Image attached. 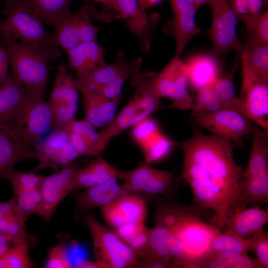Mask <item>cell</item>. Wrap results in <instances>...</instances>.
I'll return each mask as SVG.
<instances>
[{
	"mask_svg": "<svg viewBox=\"0 0 268 268\" xmlns=\"http://www.w3.org/2000/svg\"><path fill=\"white\" fill-rule=\"evenodd\" d=\"M44 178L30 171H18L14 168L4 177L10 183L13 190V199L26 221L30 215L36 213L40 204L41 187Z\"/></svg>",
	"mask_w": 268,
	"mask_h": 268,
	"instance_id": "2e32d148",
	"label": "cell"
},
{
	"mask_svg": "<svg viewBox=\"0 0 268 268\" xmlns=\"http://www.w3.org/2000/svg\"><path fill=\"white\" fill-rule=\"evenodd\" d=\"M80 10L70 11L55 27L52 35L54 43L65 52L79 43L78 36Z\"/></svg>",
	"mask_w": 268,
	"mask_h": 268,
	"instance_id": "836d02e7",
	"label": "cell"
},
{
	"mask_svg": "<svg viewBox=\"0 0 268 268\" xmlns=\"http://www.w3.org/2000/svg\"><path fill=\"white\" fill-rule=\"evenodd\" d=\"M101 211L105 221L115 229L128 223H144L147 202L137 194L126 193L101 207Z\"/></svg>",
	"mask_w": 268,
	"mask_h": 268,
	"instance_id": "9a60e30c",
	"label": "cell"
},
{
	"mask_svg": "<svg viewBox=\"0 0 268 268\" xmlns=\"http://www.w3.org/2000/svg\"><path fill=\"white\" fill-rule=\"evenodd\" d=\"M222 108L221 101L211 85L197 91L191 109V116L194 118L212 113Z\"/></svg>",
	"mask_w": 268,
	"mask_h": 268,
	"instance_id": "8d00e7d4",
	"label": "cell"
},
{
	"mask_svg": "<svg viewBox=\"0 0 268 268\" xmlns=\"http://www.w3.org/2000/svg\"><path fill=\"white\" fill-rule=\"evenodd\" d=\"M142 59L136 57L131 61L126 59L123 51L117 54L114 61L107 63L83 75L76 77L78 90L85 88L93 91L106 98L120 99L125 82L140 72Z\"/></svg>",
	"mask_w": 268,
	"mask_h": 268,
	"instance_id": "5b68a950",
	"label": "cell"
},
{
	"mask_svg": "<svg viewBox=\"0 0 268 268\" xmlns=\"http://www.w3.org/2000/svg\"><path fill=\"white\" fill-rule=\"evenodd\" d=\"M117 10L130 31L137 39L141 50L149 52L160 14L147 13L138 0H117Z\"/></svg>",
	"mask_w": 268,
	"mask_h": 268,
	"instance_id": "4fadbf2b",
	"label": "cell"
},
{
	"mask_svg": "<svg viewBox=\"0 0 268 268\" xmlns=\"http://www.w3.org/2000/svg\"><path fill=\"white\" fill-rule=\"evenodd\" d=\"M9 57L6 48L0 46V84L8 76Z\"/></svg>",
	"mask_w": 268,
	"mask_h": 268,
	"instance_id": "681fc988",
	"label": "cell"
},
{
	"mask_svg": "<svg viewBox=\"0 0 268 268\" xmlns=\"http://www.w3.org/2000/svg\"><path fill=\"white\" fill-rule=\"evenodd\" d=\"M174 146H175V141L171 140L161 132L141 148L146 162L152 163L165 158Z\"/></svg>",
	"mask_w": 268,
	"mask_h": 268,
	"instance_id": "f35d334b",
	"label": "cell"
},
{
	"mask_svg": "<svg viewBox=\"0 0 268 268\" xmlns=\"http://www.w3.org/2000/svg\"><path fill=\"white\" fill-rule=\"evenodd\" d=\"M198 268H263L259 261L248 255L211 252L198 264Z\"/></svg>",
	"mask_w": 268,
	"mask_h": 268,
	"instance_id": "d6a6232c",
	"label": "cell"
},
{
	"mask_svg": "<svg viewBox=\"0 0 268 268\" xmlns=\"http://www.w3.org/2000/svg\"><path fill=\"white\" fill-rule=\"evenodd\" d=\"M62 129L67 134L79 156L98 157L104 150L101 144L99 132L84 119H74Z\"/></svg>",
	"mask_w": 268,
	"mask_h": 268,
	"instance_id": "7402d4cb",
	"label": "cell"
},
{
	"mask_svg": "<svg viewBox=\"0 0 268 268\" xmlns=\"http://www.w3.org/2000/svg\"><path fill=\"white\" fill-rule=\"evenodd\" d=\"M11 244L8 238L0 232V256L3 255Z\"/></svg>",
	"mask_w": 268,
	"mask_h": 268,
	"instance_id": "816d5d0a",
	"label": "cell"
},
{
	"mask_svg": "<svg viewBox=\"0 0 268 268\" xmlns=\"http://www.w3.org/2000/svg\"><path fill=\"white\" fill-rule=\"evenodd\" d=\"M144 226V223H128L117 228L114 231L128 244Z\"/></svg>",
	"mask_w": 268,
	"mask_h": 268,
	"instance_id": "7dc6e473",
	"label": "cell"
},
{
	"mask_svg": "<svg viewBox=\"0 0 268 268\" xmlns=\"http://www.w3.org/2000/svg\"><path fill=\"white\" fill-rule=\"evenodd\" d=\"M237 63V57L231 71L224 76L217 77L211 85L219 97L223 109L235 110L243 114L241 100L236 94L234 84Z\"/></svg>",
	"mask_w": 268,
	"mask_h": 268,
	"instance_id": "e575fe53",
	"label": "cell"
},
{
	"mask_svg": "<svg viewBox=\"0 0 268 268\" xmlns=\"http://www.w3.org/2000/svg\"><path fill=\"white\" fill-rule=\"evenodd\" d=\"M214 0H197L195 8L197 11L202 5L207 4L208 5L212 2Z\"/></svg>",
	"mask_w": 268,
	"mask_h": 268,
	"instance_id": "9f6ffc18",
	"label": "cell"
},
{
	"mask_svg": "<svg viewBox=\"0 0 268 268\" xmlns=\"http://www.w3.org/2000/svg\"><path fill=\"white\" fill-rule=\"evenodd\" d=\"M9 126L20 145L34 150L41 138L54 126L51 106L45 99H33L24 112Z\"/></svg>",
	"mask_w": 268,
	"mask_h": 268,
	"instance_id": "9c48e42d",
	"label": "cell"
},
{
	"mask_svg": "<svg viewBox=\"0 0 268 268\" xmlns=\"http://www.w3.org/2000/svg\"><path fill=\"white\" fill-rule=\"evenodd\" d=\"M132 193L124 183L120 185L117 179H111L75 195V210L83 213L97 207L103 206L119 196Z\"/></svg>",
	"mask_w": 268,
	"mask_h": 268,
	"instance_id": "44dd1931",
	"label": "cell"
},
{
	"mask_svg": "<svg viewBox=\"0 0 268 268\" xmlns=\"http://www.w3.org/2000/svg\"><path fill=\"white\" fill-rule=\"evenodd\" d=\"M242 64V84L268 81V45L247 40L239 53Z\"/></svg>",
	"mask_w": 268,
	"mask_h": 268,
	"instance_id": "603a6c76",
	"label": "cell"
},
{
	"mask_svg": "<svg viewBox=\"0 0 268 268\" xmlns=\"http://www.w3.org/2000/svg\"><path fill=\"white\" fill-rule=\"evenodd\" d=\"M268 222V211L259 206L245 207L233 213L228 218L225 229L248 239L253 233L264 228Z\"/></svg>",
	"mask_w": 268,
	"mask_h": 268,
	"instance_id": "f1b7e54d",
	"label": "cell"
},
{
	"mask_svg": "<svg viewBox=\"0 0 268 268\" xmlns=\"http://www.w3.org/2000/svg\"><path fill=\"white\" fill-rule=\"evenodd\" d=\"M43 22L54 28L71 11L74 0H17Z\"/></svg>",
	"mask_w": 268,
	"mask_h": 268,
	"instance_id": "4dcf8cb0",
	"label": "cell"
},
{
	"mask_svg": "<svg viewBox=\"0 0 268 268\" xmlns=\"http://www.w3.org/2000/svg\"><path fill=\"white\" fill-rule=\"evenodd\" d=\"M140 4L145 9L151 6L162 0H138Z\"/></svg>",
	"mask_w": 268,
	"mask_h": 268,
	"instance_id": "db71d44e",
	"label": "cell"
},
{
	"mask_svg": "<svg viewBox=\"0 0 268 268\" xmlns=\"http://www.w3.org/2000/svg\"><path fill=\"white\" fill-rule=\"evenodd\" d=\"M120 179L132 193L164 195L169 193L172 187L173 172L142 164L132 170L121 171Z\"/></svg>",
	"mask_w": 268,
	"mask_h": 268,
	"instance_id": "5bb4252c",
	"label": "cell"
},
{
	"mask_svg": "<svg viewBox=\"0 0 268 268\" xmlns=\"http://www.w3.org/2000/svg\"><path fill=\"white\" fill-rule=\"evenodd\" d=\"M193 123L240 147L244 146L243 138L250 134L254 123L241 112L229 109H221L194 117Z\"/></svg>",
	"mask_w": 268,
	"mask_h": 268,
	"instance_id": "8fae6325",
	"label": "cell"
},
{
	"mask_svg": "<svg viewBox=\"0 0 268 268\" xmlns=\"http://www.w3.org/2000/svg\"><path fill=\"white\" fill-rule=\"evenodd\" d=\"M84 119L96 129L107 127L115 117L119 99L106 98L93 91L80 88Z\"/></svg>",
	"mask_w": 268,
	"mask_h": 268,
	"instance_id": "cb8c5ba5",
	"label": "cell"
},
{
	"mask_svg": "<svg viewBox=\"0 0 268 268\" xmlns=\"http://www.w3.org/2000/svg\"><path fill=\"white\" fill-rule=\"evenodd\" d=\"M120 174L121 171L98 156L87 166L75 170L71 183V192L86 189L111 179H120Z\"/></svg>",
	"mask_w": 268,
	"mask_h": 268,
	"instance_id": "83f0119b",
	"label": "cell"
},
{
	"mask_svg": "<svg viewBox=\"0 0 268 268\" xmlns=\"http://www.w3.org/2000/svg\"><path fill=\"white\" fill-rule=\"evenodd\" d=\"M4 11L6 17L0 23V37L3 42L16 41L48 63L61 56L43 21L22 3L17 0H6Z\"/></svg>",
	"mask_w": 268,
	"mask_h": 268,
	"instance_id": "3957f363",
	"label": "cell"
},
{
	"mask_svg": "<svg viewBox=\"0 0 268 268\" xmlns=\"http://www.w3.org/2000/svg\"><path fill=\"white\" fill-rule=\"evenodd\" d=\"M249 251L253 252L263 268H268V233L263 229L249 238Z\"/></svg>",
	"mask_w": 268,
	"mask_h": 268,
	"instance_id": "7bdbcfd3",
	"label": "cell"
},
{
	"mask_svg": "<svg viewBox=\"0 0 268 268\" xmlns=\"http://www.w3.org/2000/svg\"><path fill=\"white\" fill-rule=\"evenodd\" d=\"M156 74L139 72L131 77L132 85L135 88L133 96L106 130L99 132L104 149L113 137L159 109L161 98L154 87Z\"/></svg>",
	"mask_w": 268,
	"mask_h": 268,
	"instance_id": "277c9868",
	"label": "cell"
},
{
	"mask_svg": "<svg viewBox=\"0 0 268 268\" xmlns=\"http://www.w3.org/2000/svg\"><path fill=\"white\" fill-rule=\"evenodd\" d=\"M232 3L238 20L245 25L248 18V0H232Z\"/></svg>",
	"mask_w": 268,
	"mask_h": 268,
	"instance_id": "c3c4849f",
	"label": "cell"
},
{
	"mask_svg": "<svg viewBox=\"0 0 268 268\" xmlns=\"http://www.w3.org/2000/svg\"><path fill=\"white\" fill-rule=\"evenodd\" d=\"M77 268H101V267L96 262L91 261L87 259L83 261Z\"/></svg>",
	"mask_w": 268,
	"mask_h": 268,
	"instance_id": "f5cc1de1",
	"label": "cell"
},
{
	"mask_svg": "<svg viewBox=\"0 0 268 268\" xmlns=\"http://www.w3.org/2000/svg\"><path fill=\"white\" fill-rule=\"evenodd\" d=\"M30 159H37L36 152L22 147L7 124L0 123V179L16 163Z\"/></svg>",
	"mask_w": 268,
	"mask_h": 268,
	"instance_id": "d4e9b609",
	"label": "cell"
},
{
	"mask_svg": "<svg viewBox=\"0 0 268 268\" xmlns=\"http://www.w3.org/2000/svg\"><path fill=\"white\" fill-rule=\"evenodd\" d=\"M84 1H94L97 2H99L101 3L103 5V7L104 9L103 11H100V12L102 14V16L105 19V14L106 11V10L108 8V0H83Z\"/></svg>",
	"mask_w": 268,
	"mask_h": 268,
	"instance_id": "11a10c76",
	"label": "cell"
},
{
	"mask_svg": "<svg viewBox=\"0 0 268 268\" xmlns=\"http://www.w3.org/2000/svg\"><path fill=\"white\" fill-rule=\"evenodd\" d=\"M240 97L243 114L268 131V81L258 80L242 84Z\"/></svg>",
	"mask_w": 268,
	"mask_h": 268,
	"instance_id": "d6986e66",
	"label": "cell"
},
{
	"mask_svg": "<svg viewBox=\"0 0 268 268\" xmlns=\"http://www.w3.org/2000/svg\"><path fill=\"white\" fill-rule=\"evenodd\" d=\"M188 84L195 91L211 85L220 76L218 60L211 54H196L185 62Z\"/></svg>",
	"mask_w": 268,
	"mask_h": 268,
	"instance_id": "4316f807",
	"label": "cell"
},
{
	"mask_svg": "<svg viewBox=\"0 0 268 268\" xmlns=\"http://www.w3.org/2000/svg\"><path fill=\"white\" fill-rule=\"evenodd\" d=\"M69 67L76 73V77L86 74L107 62L105 49L97 41L80 43L66 52Z\"/></svg>",
	"mask_w": 268,
	"mask_h": 268,
	"instance_id": "484cf974",
	"label": "cell"
},
{
	"mask_svg": "<svg viewBox=\"0 0 268 268\" xmlns=\"http://www.w3.org/2000/svg\"><path fill=\"white\" fill-rule=\"evenodd\" d=\"M208 6L212 20L206 34L212 45L211 54L218 60L232 50L239 53L242 46L237 36L238 19L232 0H214Z\"/></svg>",
	"mask_w": 268,
	"mask_h": 268,
	"instance_id": "ba28073f",
	"label": "cell"
},
{
	"mask_svg": "<svg viewBox=\"0 0 268 268\" xmlns=\"http://www.w3.org/2000/svg\"><path fill=\"white\" fill-rule=\"evenodd\" d=\"M30 245L26 243L13 244L2 255L5 268L33 267L28 254Z\"/></svg>",
	"mask_w": 268,
	"mask_h": 268,
	"instance_id": "ab89813d",
	"label": "cell"
},
{
	"mask_svg": "<svg viewBox=\"0 0 268 268\" xmlns=\"http://www.w3.org/2000/svg\"><path fill=\"white\" fill-rule=\"evenodd\" d=\"M187 0L189 2H190L195 8V5L197 0Z\"/></svg>",
	"mask_w": 268,
	"mask_h": 268,
	"instance_id": "6f0895ef",
	"label": "cell"
},
{
	"mask_svg": "<svg viewBox=\"0 0 268 268\" xmlns=\"http://www.w3.org/2000/svg\"><path fill=\"white\" fill-rule=\"evenodd\" d=\"M133 127L132 137L141 148L161 132L157 123L149 117L139 122Z\"/></svg>",
	"mask_w": 268,
	"mask_h": 268,
	"instance_id": "b9f144b4",
	"label": "cell"
},
{
	"mask_svg": "<svg viewBox=\"0 0 268 268\" xmlns=\"http://www.w3.org/2000/svg\"><path fill=\"white\" fill-rule=\"evenodd\" d=\"M3 42L12 73L24 85L31 98L44 99L49 78L48 62L16 41L9 40Z\"/></svg>",
	"mask_w": 268,
	"mask_h": 268,
	"instance_id": "52a82bcc",
	"label": "cell"
},
{
	"mask_svg": "<svg viewBox=\"0 0 268 268\" xmlns=\"http://www.w3.org/2000/svg\"><path fill=\"white\" fill-rule=\"evenodd\" d=\"M203 209L163 202L158 206L154 217L155 222L166 227L182 245L191 268H198L199 263L211 252V242L221 232L218 227L202 221Z\"/></svg>",
	"mask_w": 268,
	"mask_h": 268,
	"instance_id": "7a4b0ae2",
	"label": "cell"
},
{
	"mask_svg": "<svg viewBox=\"0 0 268 268\" xmlns=\"http://www.w3.org/2000/svg\"><path fill=\"white\" fill-rule=\"evenodd\" d=\"M79 9L80 16L78 31L79 43L97 41L99 28L92 23V20L100 19V12L90 4H85Z\"/></svg>",
	"mask_w": 268,
	"mask_h": 268,
	"instance_id": "74e56055",
	"label": "cell"
},
{
	"mask_svg": "<svg viewBox=\"0 0 268 268\" xmlns=\"http://www.w3.org/2000/svg\"><path fill=\"white\" fill-rule=\"evenodd\" d=\"M83 222L92 237L95 262L101 268L137 267V253L115 231L102 225L91 215L85 216Z\"/></svg>",
	"mask_w": 268,
	"mask_h": 268,
	"instance_id": "8992f818",
	"label": "cell"
},
{
	"mask_svg": "<svg viewBox=\"0 0 268 268\" xmlns=\"http://www.w3.org/2000/svg\"><path fill=\"white\" fill-rule=\"evenodd\" d=\"M210 249L211 252L231 253L247 256L249 252L248 239L225 229L214 238Z\"/></svg>",
	"mask_w": 268,
	"mask_h": 268,
	"instance_id": "d590c367",
	"label": "cell"
},
{
	"mask_svg": "<svg viewBox=\"0 0 268 268\" xmlns=\"http://www.w3.org/2000/svg\"><path fill=\"white\" fill-rule=\"evenodd\" d=\"M0 232L6 236L11 244L26 243L30 244L31 238L25 224L16 222L0 212Z\"/></svg>",
	"mask_w": 268,
	"mask_h": 268,
	"instance_id": "60d3db41",
	"label": "cell"
},
{
	"mask_svg": "<svg viewBox=\"0 0 268 268\" xmlns=\"http://www.w3.org/2000/svg\"><path fill=\"white\" fill-rule=\"evenodd\" d=\"M32 98L11 72L0 84V123H12L27 108Z\"/></svg>",
	"mask_w": 268,
	"mask_h": 268,
	"instance_id": "ac0fdd59",
	"label": "cell"
},
{
	"mask_svg": "<svg viewBox=\"0 0 268 268\" xmlns=\"http://www.w3.org/2000/svg\"><path fill=\"white\" fill-rule=\"evenodd\" d=\"M266 0H248L249 14L246 24L247 31H250L265 11L264 10Z\"/></svg>",
	"mask_w": 268,
	"mask_h": 268,
	"instance_id": "bcb514c9",
	"label": "cell"
},
{
	"mask_svg": "<svg viewBox=\"0 0 268 268\" xmlns=\"http://www.w3.org/2000/svg\"><path fill=\"white\" fill-rule=\"evenodd\" d=\"M72 163L58 172L44 177L41 187V200L36 214L49 221L62 201L70 193L73 174Z\"/></svg>",
	"mask_w": 268,
	"mask_h": 268,
	"instance_id": "e0dca14e",
	"label": "cell"
},
{
	"mask_svg": "<svg viewBox=\"0 0 268 268\" xmlns=\"http://www.w3.org/2000/svg\"><path fill=\"white\" fill-rule=\"evenodd\" d=\"M250 134L252 146L242 178L259 177L268 174V131L256 125Z\"/></svg>",
	"mask_w": 268,
	"mask_h": 268,
	"instance_id": "f546056e",
	"label": "cell"
},
{
	"mask_svg": "<svg viewBox=\"0 0 268 268\" xmlns=\"http://www.w3.org/2000/svg\"><path fill=\"white\" fill-rule=\"evenodd\" d=\"M108 6L105 14V17L106 20H110L113 18L110 12H111L112 16H114L113 13L118 14L117 10V0H108Z\"/></svg>",
	"mask_w": 268,
	"mask_h": 268,
	"instance_id": "f907efd6",
	"label": "cell"
},
{
	"mask_svg": "<svg viewBox=\"0 0 268 268\" xmlns=\"http://www.w3.org/2000/svg\"><path fill=\"white\" fill-rule=\"evenodd\" d=\"M78 91L75 78L67 71L64 65L59 64L48 102L51 106L66 104L77 107Z\"/></svg>",
	"mask_w": 268,
	"mask_h": 268,
	"instance_id": "1f68e13d",
	"label": "cell"
},
{
	"mask_svg": "<svg viewBox=\"0 0 268 268\" xmlns=\"http://www.w3.org/2000/svg\"><path fill=\"white\" fill-rule=\"evenodd\" d=\"M34 150L37 154V159L39 162L30 171L34 173L46 168L61 169L71 164L79 156L67 134L61 129L52 132L37 144Z\"/></svg>",
	"mask_w": 268,
	"mask_h": 268,
	"instance_id": "7c38bea8",
	"label": "cell"
},
{
	"mask_svg": "<svg viewBox=\"0 0 268 268\" xmlns=\"http://www.w3.org/2000/svg\"><path fill=\"white\" fill-rule=\"evenodd\" d=\"M175 145L183 150L182 176L194 203L212 210L213 221L225 225L233 213L246 207L240 186L244 170L233 158L236 145L224 137L206 135L195 126L190 138Z\"/></svg>",
	"mask_w": 268,
	"mask_h": 268,
	"instance_id": "6da1fadb",
	"label": "cell"
},
{
	"mask_svg": "<svg viewBox=\"0 0 268 268\" xmlns=\"http://www.w3.org/2000/svg\"><path fill=\"white\" fill-rule=\"evenodd\" d=\"M173 11L172 32L175 41L176 55L180 56L189 41L201 32L196 21L197 11L187 0H170Z\"/></svg>",
	"mask_w": 268,
	"mask_h": 268,
	"instance_id": "ffe728a7",
	"label": "cell"
},
{
	"mask_svg": "<svg viewBox=\"0 0 268 268\" xmlns=\"http://www.w3.org/2000/svg\"><path fill=\"white\" fill-rule=\"evenodd\" d=\"M45 267L46 268H73L69 253L64 244H59L50 250Z\"/></svg>",
	"mask_w": 268,
	"mask_h": 268,
	"instance_id": "ee69618b",
	"label": "cell"
},
{
	"mask_svg": "<svg viewBox=\"0 0 268 268\" xmlns=\"http://www.w3.org/2000/svg\"><path fill=\"white\" fill-rule=\"evenodd\" d=\"M248 33L247 40L268 45V12L266 10Z\"/></svg>",
	"mask_w": 268,
	"mask_h": 268,
	"instance_id": "f6af8a7d",
	"label": "cell"
},
{
	"mask_svg": "<svg viewBox=\"0 0 268 268\" xmlns=\"http://www.w3.org/2000/svg\"><path fill=\"white\" fill-rule=\"evenodd\" d=\"M154 85L161 98L165 97L172 101L169 108L191 110L194 98L188 90L187 68L179 56L175 55L160 72L156 73Z\"/></svg>",
	"mask_w": 268,
	"mask_h": 268,
	"instance_id": "30bf717a",
	"label": "cell"
}]
</instances>
